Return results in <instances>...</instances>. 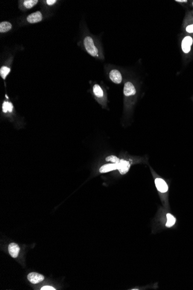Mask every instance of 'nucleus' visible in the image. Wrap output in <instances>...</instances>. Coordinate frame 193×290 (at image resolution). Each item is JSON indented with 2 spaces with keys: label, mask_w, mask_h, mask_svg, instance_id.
Returning a JSON list of instances; mask_svg holds the SVG:
<instances>
[{
  "label": "nucleus",
  "mask_w": 193,
  "mask_h": 290,
  "mask_svg": "<svg viewBox=\"0 0 193 290\" xmlns=\"http://www.w3.org/2000/svg\"><path fill=\"white\" fill-rule=\"evenodd\" d=\"M84 48L87 52V53L94 57L99 56L98 50L95 45L94 42L92 37L90 36H86L83 41Z\"/></svg>",
  "instance_id": "1"
},
{
  "label": "nucleus",
  "mask_w": 193,
  "mask_h": 290,
  "mask_svg": "<svg viewBox=\"0 0 193 290\" xmlns=\"http://www.w3.org/2000/svg\"><path fill=\"white\" fill-rule=\"evenodd\" d=\"M193 42V38L190 36H186L183 38L181 42V48L184 53L187 54L190 51Z\"/></svg>",
  "instance_id": "2"
},
{
  "label": "nucleus",
  "mask_w": 193,
  "mask_h": 290,
  "mask_svg": "<svg viewBox=\"0 0 193 290\" xmlns=\"http://www.w3.org/2000/svg\"><path fill=\"white\" fill-rule=\"evenodd\" d=\"M109 78L113 82L116 84H119L122 82V75L117 69H112L110 71Z\"/></svg>",
  "instance_id": "3"
},
{
  "label": "nucleus",
  "mask_w": 193,
  "mask_h": 290,
  "mask_svg": "<svg viewBox=\"0 0 193 290\" xmlns=\"http://www.w3.org/2000/svg\"><path fill=\"white\" fill-rule=\"evenodd\" d=\"M123 93L125 96H131L135 95L136 89L134 85L130 82H126L124 85Z\"/></svg>",
  "instance_id": "4"
},
{
  "label": "nucleus",
  "mask_w": 193,
  "mask_h": 290,
  "mask_svg": "<svg viewBox=\"0 0 193 290\" xmlns=\"http://www.w3.org/2000/svg\"><path fill=\"white\" fill-rule=\"evenodd\" d=\"M130 163L124 159L120 160L119 163H117V170L121 174H126L130 170Z\"/></svg>",
  "instance_id": "5"
},
{
  "label": "nucleus",
  "mask_w": 193,
  "mask_h": 290,
  "mask_svg": "<svg viewBox=\"0 0 193 290\" xmlns=\"http://www.w3.org/2000/svg\"><path fill=\"white\" fill-rule=\"evenodd\" d=\"M28 280L32 284H38L44 280V276L39 273L32 272L28 275Z\"/></svg>",
  "instance_id": "6"
},
{
  "label": "nucleus",
  "mask_w": 193,
  "mask_h": 290,
  "mask_svg": "<svg viewBox=\"0 0 193 290\" xmlns=\"http://www.w3.org/2000/svg\"><path fill=\"white\" fill-rule=\"evenodd\" d=\"M42 20V14L40 11L30 14L27 17V21L28 23L33 24L41 22Z\"/></svg>",
  "instance_id": "7"
},
{
  "label": "nucleus",
  "mask_w": 193,
  "mask_h": 290,
  "mask_svg": "<svg viewBox=\"0 0 193 290\" xmlns=\"http://www.w3.org/2000/svg\"><path fill=\"white\" fill-rule=\"evenodd\" d=\"M155 184L158 191L162 193L167 192L168 189V187L164 180L160 178L156 179L155 180Z\"/></svg>",
  "instance_id": "8"
},
{
  "label": "nucleus",
  "mask_w": 193,
  "mask_h": 290,
  "mask_svg": "<svg viewBox=\"0 0 193 290\" xmlns=\"http://www.w3.org/2000/svg\"><path fill=\"white\" fill-rule=\"evenodd\" d=\"M8 251L12 257L16 258L19 254L20 247L17 244L12 243L8 246Z\"/></svg>",
  "instance_id": "9"
},
{
  "label": "nucleus",
  "mask_w": 193,
  "mask_h": 290,
  "mask_svg": "<svg viewBox=\"0 0 193 290\" xmlns=\"http://www.w3.org/2000/svg\"><path fill=\"white\" fill-rule=\"evenodd\" d=\"M117 169V164L116 163H111V164H106L104 165L99 169V172L101 173H105L110 171L115 170Z\"/></svg>",
  "instance_id": "10"
},
{
  "label": "nucleus",
  "mask_w": 193,
  "mask_h": 290,
  "mask_svg": "<svg viewBox=\"0 0 193 290\" xmlns=\"http://www.w3.org/2000/svg\"><path fill=\"white\" fill-rule=\"evenodd\" d=\"M12 27V24L9 22H2L0 23V33H6L11 30Z\"/></svg>",
  "instance_id": "11"
},
{
  "label": "nucleus",
  "mask_w": 193,
  "mask_h": 290,
  "mask_svg": "<svg viewBox=\"0 0 193 290\" xmlns=\"http://www.w3.org/2000/svg\"><path fill=\"white\" fill-rule=\"evenodd\" d=\"M93 93L96 96L101 98L104 96V92L99 85L96 84L93 86Z\"/></svg>",
  "instance_id": "12"
},
{
  "label": "nucleus",
  "mask_w": 193,
  "mask_h": 290,
  "mask_svg": "<svg viewBox=\"0 0 193 290\" xmlns=\"http://www.w3.org/2000/svg\"><path fill=\"white\" fill-rule=\"evenodd\" d=\"M14 106L11 103L8 101H4L2 104V112L6 113L8 112H11L13 111Z\"/></svg>",
  "instance_id": "13"
},
{
  "label": "nucleus",
  "mask_w": 193,
  "mask_h": 290,
  "mask_svg": "<svg viewBox=\"0 0 193 290\" xmlns=\"http://www.w3.org/2000/svg\"><path fill=\"white\" fill-rule=\"evenodd\" d=\"M11 71V69L6 66H2L0 69V75L1 78L5 80L7 77V75L9 74Z\"/></svg>",
  "instance_id": "14"
},
{
  "label": "nucleus",
  "mask_w": 193,
  "mask_h": 290,
  "mask_svg": "<svg viewBox=\"0 0 193 290\" xmlns=\"http://www.w3.org/2000/svg\"><path fill=\"white\" fill-rule=\"evenodd\" d=\"M166 218H167V222L166 223V226L167 227H171L175 223L176 218L172 214H167Z\"/></svg>",
  "instance_id": "15"
},
{
  "label": "nucleus",
  "mask_w": 193,
  "mask_h": 290,
  "mask_svg": "<svg viewBox=\"0 0 193 290\" xmlns=\"http://www.w3.org/2000/svg\"><path fill=\"white\" fill-rule=\"evenodd\" d=\"M38 0H26L23 1V5L25 8L30 9L35 6L38 3Z\"/></svg>",
  "instance_id": "16"
},
{
  "label": "nucleus",
  "mask_w": 193,
  "mask_h": 290,
  "mask_svg": "<svg viewBox=\"0 0 193 290\" xmlns=\"http://www.w3.org/2000/svg\"><path fill=\"white\" fill-rule=\"evenodd\" d=\"M105 159H106V161H107V162L110 161L113 163H116V164L119 163V162H120L119 159L114 155H111L109 156H108Z\"/></svg>",
  "instance_id": "17"
},
{
  "label": "nucleus",
  "mask_w": 193,
  "mask_h": 290,
  "mask_svg": "<svg viewBox=\"0 0 193 290\" xmlns=\"http://www.w3.org/2000/svg\"><path fill=\"white\" fill-rule=\"evenodd\" d=\"M56 2H57L56 0H47V1H46V3L49 6H52V5H54Z\"/></svg>",
  "instance_id": "18"
},
{
  "label": "nucleus",
  "mask_w": 193,
  "mask_h": 290,
  "mask_svg": "<svg viewBox=\"0 0 193 290\" xmlns=\"http://www.w3.org/2000/svg\"><path fill=\"white\" fill-rule=\"evenodd\" d=\"M186 31L189 33H193V25L188 26L186 27Z\"/></svg>",
  "instance_id": "19"
},
{
  "label": "nucleus",
  "mask_w": 193,
  "mask_h": 290,
  "mask_svg": "<svg viewBox=\"0 0 193 290\" xmlns=\"http://www.w3.org/2000/svg\"><path fill=\"white\" fill-rule=\"evenodd\" d=\"M41 290H55V289L53 287H51V286H44L43 287H42Z\"/></svg>",
  "instance_id": "20"
},
{
  "label": "nucleus",
  "mask_w": 193,
  "mask_h": 290,
  "mask_svg": "<svg viewBox=\"0 0 193 290\" xmlns=\"http://www.w3.org/2000/svg\"><path fill=\"white\" fill-rule=\"evenodd\" d=\"M176 2H187V0H176Z\"/></svg>",
  "instance_id": "21"
},
{
  "label": "nucleus",
  "mask_w": 193,
  "mask_h": 290,
  "mask_svg": "<svg viewBox=\"0 0 193 290\" xmlns=\"http://www.w3.org/2000/svg\"></svg>",
  "instance_id": "22"
}]
</instances>
